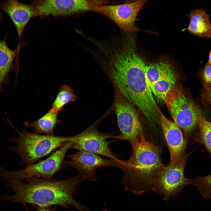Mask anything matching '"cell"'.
<instances>
[{"mask_svg":"<svg viewBox=\"0 0 211 211\" xmlns=\"http://www.w3.org/2000/svg\"><path fill=\"white\" fill-rule=\"evenodd\" d=\"M136 45L126 40L114 45L103 54L98 66L114 88L153 123L160 120L161 112L148 83L146 65L137 52Z\"/></svg>","mask_w":211,"mask_h":211,"instance_id":"1","label":"cell"},{"mask_svg":"<svg viewBox=\"0 0 211 211\" xmlns=\"http://www.w3.org/2000/svg\"><path fill=\"white\" fill-rule=\"evenodd\" d=\"M27 180L28 183H24L17 179L6 180L7 185L13 190L15 194L6 197V199L24 205L28 203L42 207L53 205L65 208L73 206L80 211H89L73 197L76 186L84 181L79 175L63 180L40 178Z\"/></svg>","mask_w":211,"mask_h":211,"instance_id":"2","label":"cell"},{"mask_svg":"<svg viewBox=\"0 0 211 211\" xmlns=\"http://www.w3.org/2000/svg\"><path fill=\"white\" fill-rule=\"evenodd\" d=\"M130 144L132 155L122 170V182L125 190L139 195L151 190L154 181L165 166L159 148L143 132Z\"/></svg>","mask_w":211,"mask_h":211,"instance_id":"3","label":"cell"},{"mask_svg":"<svg viewBox=\"0 0 211 211\" xmlns=\"http://www.w3.org/2000/svg\"><path fill=\"white\" fill-rule=\"evenodd\" d=\"M8 124L15 130L18 136L8 138V141L15 145L7 147L19 155L21 165L25 164L27 166L34 164L55 150L74 141L75 138V136L63 137L31 133L23 129L19 130L9 122Z\"/></svg>","mask_w":211,"mask_h":211,"instance_id":"4","label":"cell"},{"mask_svg":"<svg viewBox=\"0 0 211 211\" xmlns=\"http://www.w3.org/2000/svg\"><path fill=\"white\" fill-rule=\"evenodd\" d=\"M73 142L68 143L57 149L45 159L26 166L23 169L8 171L0 167V177L6 180L13 179L20 180L32 178L51 179L64 166V158Z\"/></svg>","mask_w":211,"mask_h":211,"instance_id":"5","label":"cell"},{"mask_svg":"<svg viewBox=\"0 0 211 211\" xmlns=\"http://www.w3.org/2000/svg\"><path fill=\"white\" fill-rule=\"evenodd\" d=\"M164 101L174 122L185 133L191 132L198 125L201 112L181 90L174 87L167 93Z\"/></svg>","mask_w":211,"mask_h":211,"instance_id":"6","label":"cell"},{"mask_svg":"<svg viewBox=\"0 0 211 211\" xmlns=\"http://www.w3.org/2000/svg\"><path fill=\"white\" fill-rule=\"evenodd\" d=\"M188 156L186 154L177 163L165 166L152 183L151 190L162 195L166 201L175 198L186 186L191 184V179L184 173Z\"/></svg>","mask_w":211,"mask_h":211,"instance_id":"7","label":"cell"},{"mask_svg":"<svg viewBox=\"0 0 211 211\" xmlns=\"http://www.w3.org/2000/svg\"><path fill=\"white\" fill-rule=\"evenodd\" d=\"M148 1L139 0L117 4H106L97 6L94 12L102 15L113 22L120 31L135 33L141 30L135 23L140 11Z\"/></svg>","mask_w":211,"mask_h":211,"instance_id":"8","label":"cell"},{"mask_svg":"<svg viewBox=\"0 0 211 211\" xmlns=\"http://www.w3.org/2000/svg\"><path fill=\"white\" fill-rule=\"evenodd\" d=\"M70 160L65 161L64 166H69L77 170L78 175L84 181H96V171L99 168L114 167L122 170L125 166L126 161L105 159L97 154L83 151L68 155Z\"/></svg>","mask_w":211,"mask_h":211,"instance_id":"9","label":"cell"},{"mask_svg":"<svg viewBox=\"0 0 211 211\" xmlns=\"http://www.w3.org/2000/svg\"><path fill=\"white\" fill-rule=\"evenodd\" d=\"M114 107L121 138L130 143L143 132L137 113L132 104L115 88Z\"/></svg>","mask_w":211,"mask_h":211,"instance_id":"10","label":"cell"},{"mask_svg":"<svg viewBox=\"0 0 211 211\" xmlns=\"http://www.w3.org/2000/svg\"><path fill=\"white\" fill-rule=\"evenodd\" d=\"M105 3L102 0H40L33 5L39 15H71L93 12L97 6Z\"/></svg>","mask_w":211,"mask_h":211,"instance_id":"11","label":"cell"},{"mask_svg":"<svg viewBox=\"0 0 211 211\" xmlns=\"http://www.w3.org/2000/svg\"><path fill=\"white\" fill-rule=\"evenodd\" d=\"M110 136L98 130L96 125H93L75 135L71 148L101 155L110 159L120 160L111 151L110 142L107 139Z\"/></svg>","mask_w":211,"mask_h":211,"instance_id":"12","label":"cell"},{"mask_svg":"<svg viewBox=\"0 0 211 211\" xmlns=\"http://www.w3.org/2000/svg\"><path fill=\"white\" fill-rule=\"evenodd\" d=\"M160 122L169 148L170 163L178 162L186 154V142L180 128L161 112Z\"/></svg>","mask_w":211,"mask_h":211,"instance_id":"13","label":"cell"},{"mask_svg":"<svg viewBox=\"0 0 211 211\" xmlns=\"http://www.w3.org/2000/svg\"><path fill=\"white\" fill-rule=\"evenodd\" d=\"M1 6L13 22L20 38L30 20L33 17L39 16L33 5L24 4L16 0L5 1Z\"/></svg>","mask_w":211,"mask_h":211,"instance_id":"14","label":"cell"},{"mask_svg":"<svg viewBox=\"0 0 211 211\" xmlns=\"http://www.w3.org/2000/svg\"><path fill=\"white\" fill-rule=\"evenodd\" d=\"M188 16L190 20L187 29L190 33L203 38L211 37V21L204 10L193 9Z\"/></svg>","mask_w":211,"mask_h":211,"instance_id":"15","label":"cell"},{"mask_svg":"<svg viewBox=\"0 0 211 211\" xmlns=\"http://www.w3.org/2000/svg\"><path fill=\"white\" fill-rule=\"evenodd\" d=\"M59 113L50 109L37 120L32 122H25L23 125L26 127L33 128L35 133L54 135L55 128L60 122L58 118Z\"/></svg>","mask_w":211,"mask_h":211,"instance_id":"16","label":"cell"},{"mask_svg":"<svg viewBox=\"0 0 211 211\" xmlns=\"http://www.w3.org/2000/svg\"><path fill=\"white\" fill-rule=\"evenodd\" d=\"M173 72L171 66L164 62L146 66V75L150 87L159 79Z\"/></svg>","mask_w":211,"mask_h":211,"instance_id":"17","label":"cell"},{"mask_svg":"<svg viewBox=\"0 0 211 211\" xmlns=\"http://www.w3.org/2000/svg\"><path fill=\"white\" fill-rule=\"evenodd\" d=\"M176 82L173 72L156 81L150 87L152 93L158 100L164 101L167 93L174 87Z\"/></svg>","mask_w":211,"mask_h":211,"instance_id":"18","label":"cell"},{"mask_svg":"<svg viewBox=\"0 0 211 211\" xmlns=\"http://www.w3.org/2000/svg\"><path fill=\"white\" fill-rule=\"evenodd\" d=\"M16 52L8 46L4 40L0 41V84L11 67Z\"/></svg>","mask_w":211,"mask_h":211,"instance_id":"19","label":"cell"},{"mask_svg":"<svg viewBox=\"0 0 211 211\" xmlns=\"http://www.w3.org/2000/svg\"><path fill=\"white\" fill-rule=\"evenodd\" d=\"M198 125L199 131L195 139L204 146L211 156V121L207 120L201 113Z\"/></svg>","mask_w":211,"mask_h":211,"instance_id":"20","label":"cell"},{"mask_svg":"<svg viewBox=\"0 0 211 211\" xmlns=\"http://www.w3.org/2000/svg\"><path fill=\"white\" fill-rule=\"evenodd\" d=\"M76 99V97L71 88L66 84L63 85L50 109L59 113L65 105L74 101Z\"/></svg>","mask_w":211,"mask_h":211,"instance_id":"21","label":"cell"},{"mask_svg":"<svg viewBox=\"0 0 211 211\" xmlns=\"http://www.w3.org/2000/svg\"><path fill=\"white\" fill-rule=\"evenodd\" d=\"M191 179V185L197 188L203 198L211 199V174L205 176H197Z\"/></svg>","mask_w":211,"mask_h":211,"instance_id":"22","label":"cell"},{"mask_svg":"<svg viewBox=\"0 0 211 211\" xmlns=\"http://www.w3.org/2000/svg\"><path fill=\"white\" fill-rule=\"evenodd\" d=\"M198 76L204 88L211 87V64L207 63L200 69Z\"/></svg>","mask_w":211,"mask_h":211,"instance_id":"23","label":"cell"},{"mask_svg":"<svg viewBox=\"0 0 211 211\" xmlns=\"http://www.w3.org/2000/svg\"><path fill=\"white\" fill-rule=\"evenodd\" d=\"M201 96L204 104L211 105V87H203L201 93Z\"/></svg>","mask_w":211,"mask_h":211,"instance_id":"24","label":"cell"},{"mask_svg":"<svg viewBox=\"0 0 211 211\" xmlns=\"http://www.w3.org/2000/svg\"><path fill=\"white\" fill-rule=\"evenodd\" d=\"M35 211H53L47 207H42L37 206Z\"/></svg>","mask_w":211,"mask_h":211,"instance_id":"25","label":"cell"},{"mask_svg":"<svg viewBox=\"0 0 211 211\" xmlns=\"http://www.w3.org/2000/svg\"><path fill=\"white\" fill-rule=\"evenodd\" d=\"M207 63L211 64V50L209 53L208 57V60Z\"/></svg>","mask_w":211,"mask_h":211,"instance_id":"26","label":"cell"},{"mask_svg":"<svg viewBox=\"0 0 211 211\" xmlns=\"http://www.w3.org/2000/svg\"><path fill=\"white\" fill-rule=\"evenodd\" d=\"M102 211H109L107 210H106V209H105V210H102Z\"/></svg>","mask_w":211,"mask_h":211,"instance_id":"27","label":"cell"}]
</instances>
